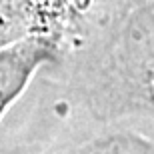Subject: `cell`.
<instances>
[{
	"mask_svg": "<svg viewBox=\"0 0 154 154\" xmlns=\"http://www.w3.org/2000/svg\"><path fill=\"white\" fill-rule=\"evenodd\" d=\"M54 52L52 34H28L0 48V118L24 92L40 64L54 58Z\"/></svg>",
	"mask_w": 154,
	"mask_h": 154,
	"instance_id": "6da1fadb",
	"label": "cell"
},
{
	"mask_svg": "<svg viewBox=\"0 0 154 154\" xmlns=\"http://www.w3.org/2000/svg\"><path fill=\"white\" fill-rule=\"evenodd\" d=\"M28 34H38L28 0H0V48Z\"/></svg>",
	"mask_w": 154,
	"mask_h": 154,
	"instance_id": "7a4b0ae2",
	"label": "cell"
}]
</instances>
